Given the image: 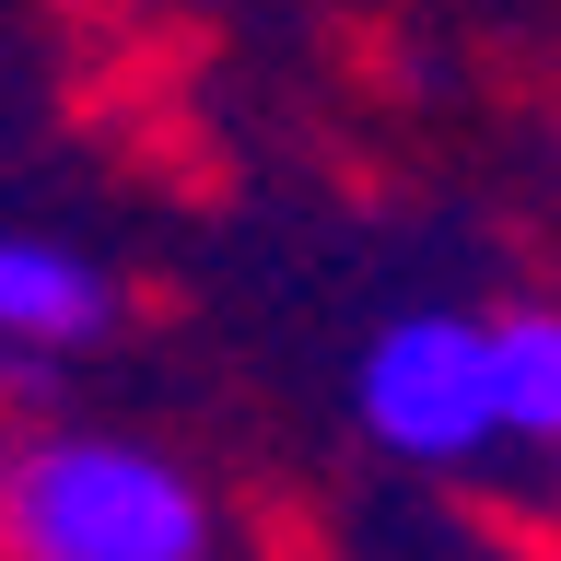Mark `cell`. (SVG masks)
I'll list each match as a JSON object with an SVG mask.
<instances>
[{"instance_id": "7a4b0ae2", "label": "cell", "mask_w": 561, "mask_h": 561, "mask_svg": "<svg viewBox=\"0 0 561 561\" xmlns=\"http://www.w3.org/2000/svg\"><path fill=\"white\" fill-rule=\"evenodd\" d=\"M351 421L363 445L421 468V480H468L503 456L491 421V316L468 305H410L351 351Z\"/></svg>"}, {"instance_id": "3957f363", "label": "cell", "mask_w": 561, "mask_h": 561, "mask_svg": "<svg viewBox=\"0 0 561 561\" xmlns=\"http://www.w3.org/2000/svg\"><path fill=\"white\" fill-rule=\"evenodd\" d=\"M117 328V270L70 234H0V386H35L47 363L94 351Z\"/></svg>"}, {"instance_id": "5b68a950", "label": "cell", "mask_w": 561, "mask_h": 561, "mask_svg": "<svg viewBox=\"0 0 561 561\" xmlns=\"http://www.w3.org/2000/svg\"><path fill=\"white\" fill-rule=\"evenodd\" d=\"M12 445H24V421H12V398H0V468H12Z\"/></svg>"}, {"instance_id": "277c9868", "label": "cell", "mask_w": 561, "mask_h": 561, "mask_svg": "<svg viewBox=\"0 0 561 561\" xmlns=\"http://www.w3.org/2000/svg\"><path fill=\"white\" fill-rule=\"evenodd\" d=\"M491 421L503 456L561 468V305H491Z\"/></svg>"}, {"instance_id": "6da1fadb", "label": "cell", "mask_w": 561, "mask_h": 561, "mask_svg": "<svg viewBox=\"0 0 561 561\" xmlns=\"http://www.w3.org/2000/svg\"><path fill=\"white\" fill-rule=\"evenodd\" d=\"M222 503L175 445L117 421H35L0 468V561H210Z\"/></svg>"}]
</instances>
